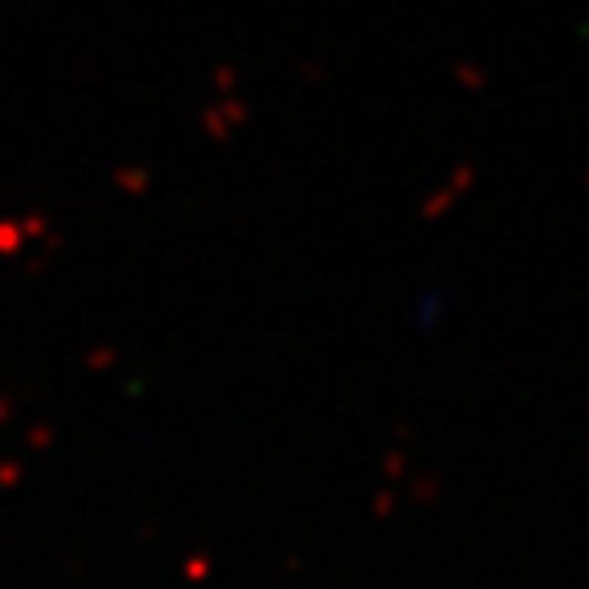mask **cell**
I'll return each mask as SVG.
<instances>
[]
</instances>
